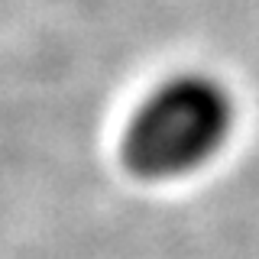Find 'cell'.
<instances>
[{
	"label": "cell",
	"mask_w": 259,
	"mask_h": 259,
	"mask_svg": "<svg viewBox=\"0 0 259 259\" xmlns=\"http://www.w3.org/2000/svg\"><path fill=\"white\" fill-rule=\"evenodd\" d=\"M233 130V97L210 75H175L130 117L120 159L136 178L165 182L188 175L221 152Z\"/></svg>",
	"instance_id": "1"
}]
</instances>
